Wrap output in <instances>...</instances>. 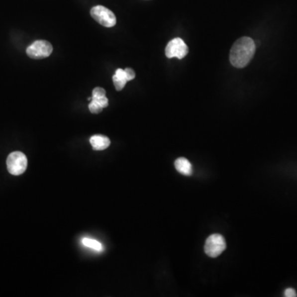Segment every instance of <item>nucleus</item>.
<instances>
[{"label":"nucleus","mask_w":297,"mask_h":297,"mask_svg":"<svg viewBox=\"0 0 297 297\" xmlns=\"http://www.w3.org/2000/svg\"><path fill=\"white\" fill-rule=\"evenodd\" d=\"M256 50L254 40L244 36L234 42L230 50V61L235 68H244L250 62Z\"/></svg>","instance_id":"obj_1"},{"label":"nucleus","mask_w":297,"mask_h":297,"mask_svg":"<svg viewBox=\"0 0 297 297\" xmlns=\"http://www.w3.org/2000/svg\"><path fill=\"white\" fill-rule=\"evenodd\" d=\"M226 249V243L224 237L220 234H213L208 237L205 241V254L210 258H216L220 256Z\"/></svg>","instance_id":"obj_2"},{"label":"nucleus","mask_w":297,"mask_h":297,"mask_svg":"<svg viewBox=\"0 0 297 297\" xmlns=\"http://www.w3.org/2000/svg\"><path fill=\"white\" fill-rule=\"evenodd\" d=\"M27 167V159L23 153L15 151L8 155L7 159V168L12 175H21L26 171Z\"/></svg>","instance_id":"obj_3"},{"label":"nucleus","mask_w":297,"mask_h":297,"mask_svg":"<svg viewBox=\"0 0 297 297\" xmlns=\"http://www.w3.org/2000/svg\"><path fill=\"white\" fill-rule=\"evenodd\" d=\"M90 14L99 23L105 27H112L116 25V16L111 10L104 6L98 5L92 7Z\"/></svg>","instance_id":"obj_4"},{"label":"nucleus","mask_w":297,"mask_h":297,"mask_svg":"<svg viewBox=\"0 0 297 297\" xmlns=\"http://www.w3.org/2000/svg\"><path fill=\"white\" fill-rule=\"evenodd\" d=\"M53 47L49 41L44 40L34 41L27 49V56L35 60H41L51 56Z\"/></svg>","instance_id":"obj_5"},{"label":"nucleus","mask_w":297,"mask_h":297,"mask_svg":"<svg viewBox=\"0 0 297 297\" xmlns=\"http://www.w3.org/2000/svg\"><path fill=\"white\" fill-rule=\"evenodd\" d=\"M189 53V47L181 38H174L169 41L165 48V55L168 58H184Z\"/></svg>","instance_id":"obj_6"},{"label":"nucleus","mask_w":297,"mask_h":297,"mask_svg":"<svg viewBox=\"0 0 297 297\" xmlns=\"http://www.w3.org/2000/svg\"><path fill=\"white\" fill-rule=\"evenodd\" d=\"M90 144L95 150H103L109 147L111 141L105 135H95L90 138Z\"/></svg>","instance_id":"obj_7"},{"label":"nucleus","mask_w":297,"mask_h":297,"mask_svg":"<svg viewBox=\"0 0 297 297\" xmlns=\"http://www.w3.org/2000/svg\"><path fill=\"white\" fill-rule=\"evenodd\" d=\"M174 165H175L177 171L183 175L190 176L193 174L192 164L189 162V160H187L186 158L182 157L177 159L176 161L174 163Z\"/></svg>","instance_id":"obj_8"},{"label":"nucleus","mask_w":297,"mask_h":297,"mask_svg":"<svg viewBox=\"0 0 297 297\" xmlns=\"http://www.w3.org/2000/svg\"><path fill=\"white\" fill-rule=\"evenodd\" d=\"M82 243L85 246L89 247L90 249L97 250V251H100V250L102 249V245L99 241L95 240V239L85 238V239H83Z\"/></svg>","instance_id":"obj_9"},{"label":"nucleus","mask_w":297,"mask_h":297,"mask_svg":"<svg viewBox=\"0 0 297 297\" xmlns=\"http://www.w3.org/2000/svg\"><path fill=\"white\" fill-rule=\"evenodd\" d=\"M112 80H113L114 85H115V88H116V90L117 91H121V90H123V88L125 87V85L127 83L126 80H124L122 78L118 77L116 75H113Z\"/></svg>","instance_id":"obj_10"},{"label":"nucleus","mask_w":297,"mask_h":297,"mask_svg":"<svg viewBox=\"0 0 297 297\" xmlns=\"http://www.w3.org/2000/svg\"><path fill=\"white\" fill-rule=\"evenodd\" d=\"M89 109L92 113L99 114L102 111L103 108L98 102L92 100V101H90V103L89 104Z\"/></svg>","instance_id":"obj_11"},{"label":"nucleus","mask_w":297,"mask_h":297,"mask_svg":"<svg viewBox=\"0 0 297 297\" xmlns=\"http://www.w3.org/2000/svg\"><path fill=\"white\" fill-rule=\"evenodd\" d=\"M92 100L96 101L102 108H105L108 106V99L106 96H102V97L99 98H92Z\"/></svg>","instance_id":"obj_12"},{"label":"nucleus","mask_w":297,"mask_h":297,"mask_svg":"<svg viewBox=\"0 0 297 297\" xmlns=\"http://www.w3.org/2000/svg\"><path fill=\"white\" fill-rule=\"evenodd\" d=\"M102 96H106V91L102 88L97 87L93 90L92 98H99Z\"/></svg>","instance_id":"obj_13"},{"label":"nucleus","mask_w":297,"mask_h":297,"mask_svg":"<svg viewBox=\"0 0 297 297\" xmlns=\"http://www.w3.org/2000/svg\"><path fill=\"white\" fill-rule=\"evenodd\" d=\"M125 73H126V80L127 81L132 80L135 79V73L131 68H126L125 69Z\"/></svg>","instance_id":"obj_14"},{"label":"nucleus","mask_w":297,"mask_h":297,"mask_svg":"<svg viewBox=\"0 0 297 297\" xmlns=\"http://www.w3.org/2000/svg\"><path fill=\"white\" fill-rule=\"evenodd\" d=\"M284 296L286 297H297V292L293 288H288L286 289Z\"/></svg>","instance_id":"obj_15"}]
</instances>
